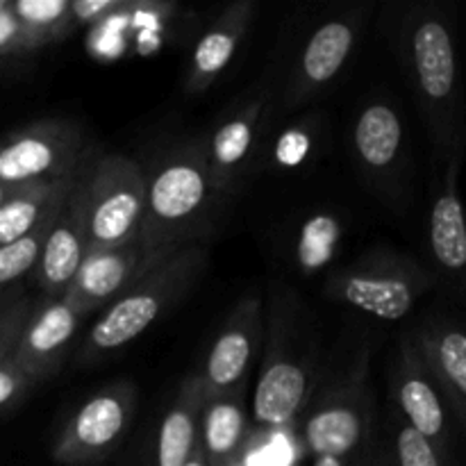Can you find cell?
<instances>
[{"label":"cell","instance_id":"obj_32","mask_svg":"<svg viewBox=\"0 0 466 466\" xmlns=\"http://www.w3.org/2000/svg\"><path fill=\"white\" fill-rule=\"evenodd\" d=\"M18 189H21V187H12V185H5V182H0V208H3V205L7 203V200L12 198Z\"/></svg>","mask_w":466,"mask_h":466},{"label":"cell","instance_id":"obj_6","mask_svg":"<svg viewBox=\"0 0 466 466\" xmlns=\"http://www.w3.org/2000/svg\"><path fill=\"white\" fill-rule=\"evenodd\" d=\"M373 399L369 387V358H360L344 385L328 391L303 426V444L312 458L330 455L353 466L371 446Z\"/></svg>","mask_w":466,"mask_h":466},{"label":"cell","instance_id":"obj_5","mask_svg":"<svg viewBox=\"0 0 466 466\" xmlns=\"http://www.w3.org/2000/svg\"><path fill=\"white\" fill-rule=\"evenodd\" d=\"M82 200L89 253L137 244L146 205V173L139 164L107 155L86 167Z\"/></svg>","mask_w":466,"mask_h":466},{"label":"cell","instance_id":"obj_31","mask_svg":"<svg viewBox=\"0 0 466 466\" xmlns=\"http://www.w3.org/2000/svg\"><path fill=\"white\" fill-rule=\"evenodd\" d=\"M312 466H350V464L339 458H330V455H317V458H312Z\"/></svg>","mask_w":466,"mask_h":466},{"label":"cell","instance_id":"obj_25","mask_svg":"<svg viewBox=\"0 0 466 466\" xmlns=\"http://www.w3.org/2000/svg\"><path fill=\"white\" fill-rule=\"evenodd\" d=\"M57 214H55V217H57ZM55 217L50 218V221H46L41 228H36L32 235L14 241V244L0 246V289L12 285V282H16L18 278L27 276L30 271H35Z\"/></svg>","mask_w":466,"mask_h":466},{"label":"cell","instance_id":"obj_18","mask_svg":"<svg viewBox=\"0 0 466 466\" xmlns=\"http://www.w3.org/2000/svg\"><path fill=\"white\" fill-rule=\"evenodd\" d=\"M355 41H358V27L346 18H335L317 27L296 66L291 103H303L326 89L344 68L346 59L353 53Z\"/></svg>","mask_w":466,"mask_h":466},{"label":"cell","instance_id":"obj_36","mask_svg":"<svg viewBox=\"0 0 466 466\" xmlns=\"http://www.w3.org/2000/svg\"><path fill=\"white\" fill-rule=\"evenodd\" d=\"M7 5H9V0H0V12H3V9H7Z\"/></svg>","mask_w":466,"mask_h":466},{"label":"cell","instance_id":"obj_2","mask_svg":"<svg viewBox=\"0 0 466 466\" xmlns=\"http://www.w3.org/2000/svg\"><path fill=\"white\" fill-rule=\"evenodd\" d=\"M208 253L196 246H182L148 268L130 289L105 308L91 326L77 362L89 364L123 349L144 335L173 303L194 287L203 273Z\"/></svg>","mask_w":466,"mask_h":466},{"label":"cell","instance_id":"obj_12","mask_svg":"<svg viewBox=\"0 0 466 466\" xmlns=\"http://www.w3.org/2000/svg\"><path fill=\"white\" fill-rule=\"evenodd\" d=\"M259 335H262V303L258 296H246L228 317L226 326L221 328L205 358L203 371L196 376L205 399L244 387Z\"/></svg>","mask_w":466,"mask_h":466},{"label":"cell","instance_id":"obj_16","mask_svg":"<svg viewBox=\"0 0 466 466\" xmlns=\"http://www.w3.org/2000/svg\"><path fill=\"white\" fill-rule=\"evenodd\" d=\"M455 421L466 431V326L440 314L412 337Z\"/></svg>","mask_w":466,"mask_h":466},{"label":"cell","instance_id":"obj_4","mask_svg":"<svg viewBox=\"0 0 466 466\" xmlns=\"http://www.w3.org/2000/svg\"><path fill=\"white\" fill-rule=\"evenodd\" d=\"M435 287L431 268L400 253H373L328 276L330 299L382 321L408 317L423 294Z\"/></svg>","mask_w":466,"mask_h":466},{"label":"cell","instance_id":"obj_29","mask_svg":"<svg viewBox=\"0 0 466 466\" xmlns=\"http://www.w3.org/2000/svg\"><path fill=\"white\" fill-rule=\"evenodd\" d=\"M35 382L9 360L7 364L0 367V412L9 405L16 403L23 394H25Z\"/></svg>","mask_w":466,"mask_h":466},{"label":"cell","instance_id":"obj_35","mask_svg":"<svg viewBox=\"0 0 466 466\" xmlns=\"http://www.w3.org/2000/svg\"><path fill=\"white\" fill-rule=\"evenodd\" d=\"M9 300H12V299H9V296H7V294H0V309H3V308H5V305H7V303H9Z\"/></svg>","mask_w":466,"mask_h":466},{"label":"cell","instance_id":"obj_33","mask_svg":"<svg viewBox=\"0 0 466 466\" xmlns=\"http://www.w3.org/2000/svg\"><path fill=\"white\" fill-rule=\"evenodd\" d=\"M185 466H208V462H205V455H203V449H200V444L196 446L194 453H191V458L187 460Z\"/></svg>","mask_w":466,"mask_h":466},{"label":"cell","instance_id":"obj_14","mask_svg":"<svg viewBox=\"0 0 466 466\" xmlns=\"http://www.w3.org/2000/svg\"><path fill=\"white\" fill-rule=\"evenodd\" d=\"M86 253H89V244H86V218L80 176L68 198L64 200L59 214L55 217L53 226H50L44 250H41V258L35 268L36 285L41 287L46 299H62L66 294L68 287L76 280L77 271H80L82 262H85Z\"/></svg>","mask_w":466,"mask_h":466},{"label":"cell","instance_id":"obj_24","mask_svg":"<svg viewBox=\"0 0 466 466\" xmlns=\"http://www.w3.org/2000/svg\"><path fill=\"white\" fill-rule=\"evenodd\" d=\"M9 12L41 41V46L64 39L73 25L68 0H9Z\"/></svg>","mask_w":466,"mask_h":466},{"label":"cell","instance_id":"obj_11","mask_svg":"<svg viewBox=\"0 0 466 466\" xmlns=\"http://www.w3.org/2000/svg\"><path fill=\"white\" fill-rule=\"evenodd\" d=\"M177 248L144 250L139 244L89 253L77 271L76 280L62 296L82 319L96 309L112 305L126 294L153 264Z\"/></svg>","mask_w":466,"mask_h":466},{"label":"cell","instance_id":"obj_34","mask_svg":"<svg viewBox=\"0 0 466 466\" xmlns=\"http://www.w3.org/2000/svg\"><path fill=\"white\" fill-rule=\"evenodd\" d=\"M371 466H394V458H391L387 451H382V453L376 458V462H373Z\"/></svg>","mask_w":466,"mask_h":466},{"label":"cell","instance_id":"obj_21","mask_svg":"<svg viewBox=\"0 0 466 466\" xmlns=\"http://www.w3.org/2000/svg\"><path fill=\"white\" fill-rule=\"evenodd\" d=\"M262 107V98L250 100L246 107L226 118L208 139L209 182H212V191H217V194L230 189L232 180L248 159L255 139H258Z\"/></svg>","mask_w":466,"mask_h":466},{"label":"cell","instance_id":"obj_20","mask_svg":"<svg viewBox=\"0 0 466 466\" xmlns=\"http://www.w3.org/2000/svg\"><path fill=\"white\" fill-rule=\"evenodd\" d=\"M250 16H253V3L241 0V3L230 5L218 16V21L200 36L185 77V89L189 94L205 91L226 71L248 30Z\"/></svg>","mask_w":466,"mask_h":466},{"label":"cell","instance_id":"obj_13","mask_svg":"<svg viewBox=\"0 0 466 466\" xmlns=\"http://www.w3.org/2000/svg\"><path fill=\"white\" fill-rule=\"evenodd\" d=\"M309 390V371L303 360L287 350L285 330L276 326L271 349L253 394V423L264 431L285 428L296 421Z\"/></svg>","mask_w":466,"mask_h":466},{"label":"cell","instance_id":"obj_23","mask_svg":"<svg viewBox=\"0 0 466 466\" xmlns=\"http://www.w3.org/2000/svg\"><path fill=\"white\" fill-rule=\"evenodd\" d=\"M205 394L198 380L189 378L182 385L180 394L173 400L164 421L159 426L157 437V464L155 466H185L198 446L200 410H203Z\"/></svg>","mask_w":466,"mask_h":466},{"label":"cell","instance_id":"obj_1","mask_svg":"<svg viewBox=\"0 0 466 466\" xmlns=\"http://www.w3.org/2000/svg\"><path fill=\"white\" fill-rule=\"evenodd\" d=\"M400 50L435 159L446 167L466 155V98L453 9L440 3L410 9L400 27Z\"/></svg>","mask_w":466,"mask_h":466},{"label":"cell","instance_id":"obj_8","mask_svg":"<svg viewBox=\"0 0 466 466\" xmlns=\"http://www.w3.org/2000/svg\"><path fill=\"white\" fill-rule=\"evenodd\" d=\"M135 387L127 382H116L86 399L64 423L53 446L55 462L62 466L103 462L126 435L135 412Z\"/></svg>","mask_w":466,"mask_h":466},{"label":"cell","instance_id":"obj_3","mask_svg":"<svg viewBox=\"0 0 466 466\" xmlns=\"http://www.w3.org/2000/svg\"><path fill=\"white\" fill-rule=\"evenodd\" d=\"M208 139L173 148L146 177V205L137 244L144 250L182 248L187 232L203 217L212 196Z\"/></svg>","mask_w":466,"mask_h":466},{"label":"cell","instance_id":"obj_17","mask_svg":"<svg viewBox=\"0 0 466 466\" xmlns=\"http://www.w3.org/2000/svg\"><path fill=\"white\" fill-rule=\"evenodd\" d=\"M353 146L369 177L385 182L391 194H399L394 180H399L405 164V127L399 109L382 100L369 103L355 121Z\"/></svg>","mask_w":466,"mask_h":466},{"label":"cell","instance_id":"obj_19","mask_svg":"<svg viewBox=\"0 0 466 466\" xmlns=\"http://www.w3.org/2000/svg\"><path fill=\"white\" fill-rule=\"evenodd\" d=\"M248 432L244 387L205 399L200 410L198 444L208 466H235L239 462Z\"/></svg>","mask_w":466,"mask_h":466},{"label":"cell","instance_id":"obj_7","mask_svg":"<svg viewBox=\"0 0 466 466\" xmlns=\"http://www.w3.org/2000/svg\"><path fill=\"white\" fill-rule=\"evenodd\" d=\"M85 135L64 118H44L0 139V182L12 187L57 182L85 168Z\"/></svg>","mask_w":466,"mask_h":466},{"label":"cell","instance_id":"obj_30","mask_svg":"<svg viewBox=\"0 0 466 466\" xmlns=\"http://www.w3.org/2000/svg\"><path fill=\"white\" fill-rule=\"evenodd\" d=\"M123 7H127V5L121 0H73L71 16L73 23H94L112 16L114 12Z\"/></svg>","mask_w":466,"mask_h":466},{"label":"cell","instance_id":"obj_15","mask_svg":"<svg viewBox=\"0 0 466 466\" xmlns=\"http://www.w3.org/2000/svg\"><path fill=\"white\" fill-rule=\"evenodd\" d=\"M82 317L64 299L36 300L30 321L23 328L12 362L30 378L41 382L62 367L68 344L80 328Z\"/></svg>","mask_w":466,"mask_h":466},{"label":"cell","instance_id":"obj_26","mask_svg":"<svg viewBox=\"0 0 466 466\" xmlns=\"http://www.w3.org/2000/svg\"><path fill=\"white\" fill-rule=\"evenodd\" d=\"M35 305L36 300L23 296V299H12L0 309V367L12 360L18 339L23 335V328L27 326L32 312H35Z\"/></svg>","mask_w":466,"mask_h":466},{"label":"cell","instance_id":"obj_28","mask_svg":"<svg viewBox=\"0 0 466 466\" xmlns=\"http://www.w3.org/2000/svg\"><path fill=\"white\" fill-rule=\"evenodd\" d=\"M35 48H41V41L9 12L7 5V9L0 12V55L27 53Z\"/></svg>","mask_w":466,"mask_h":466},{"label":"cell","instance_id":"obj_27","mask_svg":"<svg viewBox=\"0 0 466 466\" xmlns=\"http://www.w3.org/2000/svg\"><path fill=\"white\" fill-rule=\"evenodd\" d=\"M394 466H444L431 441L400 419L394 435Z\"/></svg>","mask_w":466,"mask_h":466},{"label":"cell","instance_id":"obj_22","mask_svg":"<svg viewBox=\"0 0 466 466\" xmlns=\"http://www.w3.org/2000/svg\"><path fill=\"white\" fill-rule=\"evenodd\" d=\"M85 168H80L76 176L64 177V180L21 187L0 208V246L14 244L23 237L32 235L46 221H50L62 209L64 200L68 198Z\"/></svg>","mask_w":466,"mask_h":466},{"label":"cell","instance_id":"obj_10","mask_svg":"<svg viewBox=\"0 0 466 466\" xmlns=\"http://www.w3.org/2000/svg\"><path fill=\"white\" fill-rule=\"evenodd\" d=\"M464 157H453L441 171L428 214V253L432 278L466 308V209L460 196Z\"/></svg>","mask_w":466,"mask_h":466},{"label":"cell","instance_id":"obj_9","mask_svg":"<svg viewBox=\"0 0 466 466\" xmlns=\"http://www.w3.org/2000/svg\"><path fill=\"white\" fill-rule=\"evenodd\" d=\"M394 400L400 419L431 441L444 466H458L453 414L428 373L412 337H405L400 344L394 369Z\"/></svg>","mask_w":466,"mask_h":466}]
</instances>
